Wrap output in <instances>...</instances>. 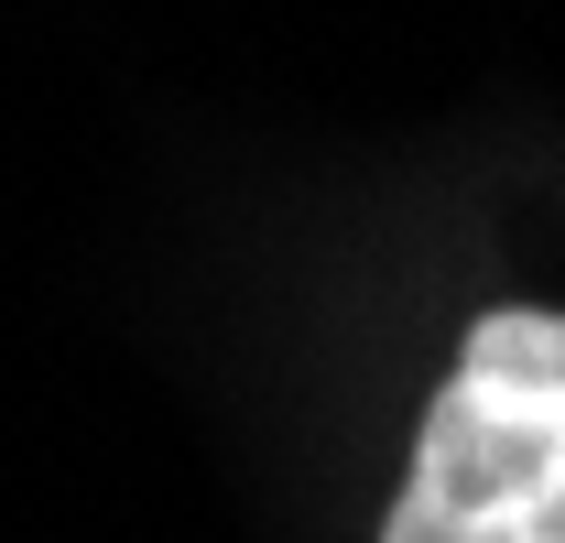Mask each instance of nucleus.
Returning <instances> with one entry per match:
<instances>
[{"label": "nucleus", "mask_w": 565, "mask_h": 543, "mask_svg": "<svg viewBox=\"0 0 565 543\" xmlns=\"http://www.w3.org/2000/svg\"><path fill=\"white\" fill-rule=\"evenodd\" d=\"M381 543H565V316L490 305L468 327Z\"/></svg>", "instance_id": "1"}]
</instances>
